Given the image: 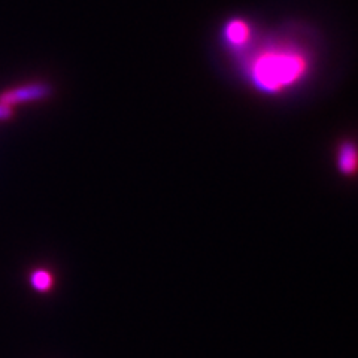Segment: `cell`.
<instances>
[{"mask_svg":"<svg viewBox=\"0 0 358 358\" xmlns=\"http://www.w3.org/2000/svg\"><path fill=\"white\" fill-rule=\"evenodd\" d=\"M50 94H51L50 85L43 83H33V84H26V85H20L15 88L6 90L5 93L0 94V103L14 108L21 103L38 102V100L47 99Z\"/></svg>","mask_w":358,"mask_h":358,"instance_id":"2","label":"cell"},{"mask_svg":"<svg viewBox=\"0 0 358 358\" xmlns=\"http://www.w3.org/2000/svg\"><path fill=\"white\" fill-rule=\"evenodd\" d=\"M30 282H31V287L36 291L43 293V291H48L52 287V276L47 271H36L33 272Z\"/></svg>","mask_w":358,"mask_h":358,"instance_id":"5","label":"cell"},{"mask_svg":"<svg viewBox=\"0 0 358 358\" xmlns=\"http://www.w3.org/2000/svg\"><path fill=\"white\" fill-rule=\"evenodd\" d=\"M339 169L345 175H351L355 172L357 167V151L352 143L346 142L342 145V148L339 150Z\"/></svg>","mask_w":358,"mask_h":358,"instance_id":"4","label":"cell"},{"mask_svg":"<svg viewBox=\"0 0 358 358\" xmlns=\"http://www.w3.org/2000/svg\"><path fill=\"white\" fill-rule=\"evenodd\" d=\"M252 30L248 22L243 20H231L229 21L226 27H224V39L233 48H241L251 39Z\"/></svg>","mask_w":358,"mask_h":358,"instance_id":"3","label":"cell"},{"mask_svg":"<svg viewBox=\"0 0 358 358\" xmlns=\"http://www.w3.org/2000/svg\"><path fill=\"white\" fill-rule=\"evenodd\" d=\"M14 115V110L10 106H6L3 103H0V120H8Z\"/></svg>","mask_w":358,"mask_h":358,"instance_id":"6","label":"cell"},{"mask_svg":"<svg viewBox=\"0 0 358 358\" xmlns=\"http://www.w3.org/2000/svg\"><path fill=\"white\" fill-rule=\"evenodd\" d=\"M309 67L306 55L294 45L275 43L250 62V78L263 92L276 93L299 83Z\"/></svg>","mask_w":358,"mask_h":358,"instance_id":"1","label":"cell"}]
</instances>
